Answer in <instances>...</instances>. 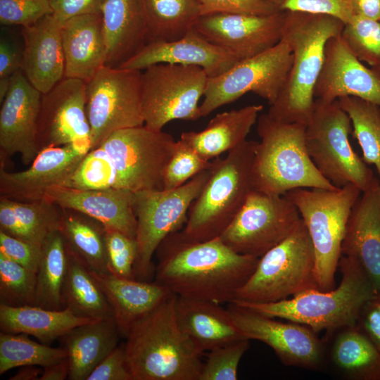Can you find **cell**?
I'll return each instance as SVG.
<instances>
[{
	"instance_id": "1",
	"label": "cell",
	"mask_w": 380,
	"mask_h": 380,
	"mask_svg": "<svg viewBox=\"0 0 380 380\" xmlns=\"http://www.w3.org/2000/svg\"><path fill=\"white\" fill-rule=\"evenodd\" d=\"M155 281L178 297L232 303L253 273L259 258L235 252L220 237L186 239L179 231L156 250Z\"/></svg>"
},
{
	"instance_id": "2",
	"label": "cell",
	"mask_w": 380,
	"mask_h": 380,
	"mask_svg": "<svg viewBox=\"0 0 380 380\" xmlns=\"http://www.w3.org/2000/svg\"><path fill=\"white\" fill-rule=\"evenodd\" d=\"M171 293L138 320L126 336L132 380H198L203 353L180 327Z\"/></svg>"
},
{
	"instance_id": "3",
	"label": "cell",
	"mask_w": 380,
	"mask_h": 380,
	"mask_svg": "<svg viewBox=\"0 0 380 380\" xmlns=\"http://www.w3.org/2000/svg\"><path fill=\"white\" fill-rule=\"evenodd\" d=\"M344 23L324 14L285 11L281 39L292 52L291 69L267 113L284 122L307 125L313 111L314 89L323 67L327 41L341 34Z\"/></svg>"
},
{
	"instance_id": "4",
	"label": "cell",
	"mask_w": 380,
	"mask_h": 380,
	"mask_svg": "<svg viewBox=\"0 0 380 380\" xmlns=\"http://www.w3.org/2000/svg\"><path fill=\"white\" fill-rule=\"evenodd\" d=\"M341 280L329 291L312 289L291 298L272 303H232L263 315L280 318L311 328L317 334L336 332L355 326L364 305L378 291L361 267L341 255L338 262Z\"/></svg>"
},
{
	"instance_id": "5",
	"label": "cell",
	"mask_w": 380,
	"mask_h": 380,
	"mask_svg": "<svg viewBox=\"0 0 380 380\" xmlns=\"http://www.w3.org/2000/svg\"><path fill=\"white\" fill-rule=\"evenodd\" d=\"M306 125L260 115L252 171L253 189L284 195L297 188L338 189L316 168L307 151Z\"/></svg>"
},
{
	"instance_id": "6",
	"label": "cell",
	"mask_w": 380,
	"mask_h": 380,
	"mask_svg": "<svg viewBox=\"0 0 380 380\" xmlns=\"http://www.w3.org/2000/svg\"><path fill=\"white\" fill-rule=\"evenodd\" d=\"M257 141L246 140L212 161L210 175L191 205L180 234L193 241L220 237L253 190L252 171Z\"/></svg>"
},
{
	"instance_id": "7",
	"label": "cell",
	"mask_w": 380,
	"mask_h": 380,
	"mask_svg": "<svg viewBox=\"0 0 380 380\" xmlns=\"http://www.w3.org/2000/svg\"><path fill=\"white\" fill-rule=\"evenodd\" d=\"M361 190L353 184L336 189L297 188L284 195L296 205L309 233L315 255L318 289L335 288L347 222Z\"/></svg>"
},
{
	"instance_id": "8",
	"label": "cell",
	"mask_w": 380,
	"mask_h": 380,
	"mask_svg": "<svg viewBox=\"0 0 380 380\" xmlns=\"http://www.w3.org/2000/svg\"><path fill=\"white\" fill-rule=\"evenodd\" d=\"M352 123L338 100L315 99L305 127L308 155L321 175L336 188L353 184L365 191L374 177L373 171L352 148Z\"/></svg>"
},
{
	"instance_id": "9",
	"label": "cell",
	"mask_w": 380,
	"mask_h": 380,
	"mask_svg": "<svg viewBox=\"0 0 380 380\" xmlns=\"http://www.w3.org/2000/svg\"><path fill=\"white\" fill-rule=\"evenodd\" d=\"M313 246L303 220L283 241L259 258L234 300L272 303L317 289Z\"/></svg>"
},
{
	"instance_id": "10",
	"label": "cell",
	"mask_w": 380,
	"mask_h": 380,
	"mask_svg": "<svg viewBox=\"0 0 380 380\" xmlns=\"http://www.w3.org/2000/svg\"><path fill=\"white\" fill-rule=\"evenodd\" d=\"M210 167L174 189L134 192L137 244L136 279L149 281L154 275V253L168 235L184 227L191 205L208 179Z\"/></svg>"
},
{
	"instance_id": "11",
	"label": "cell",
	"mask_w": 380,
	"mask_h": 380,
	"mask_svg": "<svg viewBox=\"0 0 380 380\" xmlns=\"http://www.w3.org/2000/svg\"><path fill=\"white\" fill-rule=\"evenodd\" d=\"M141 72V110L144 125L161 131L172 120L201 118L199 101L208 76L196 65L158 63Z\"/></svg>"
},
{
	"instance_id": "12",
	"label": "cell",
	"mask_w": 380,
	"mask_h": 380,
	"mask_svg": "<svg viewBox=\"0 0 380 380\" xmlns=\"http://www.w3.org/2000/svg\"><path fill=\"white\" fill-rule=\"evenodd\" d=\"M141 76V70L105 65L87 82L91 149L117 130L144 125Z\"/></svg>"
},
{
	"instance_id": "13",
	"label": "cell",
	"mask_w": 380,
	"mask_h": 380,
	"mask_svg": "<svg viewBox=\"0 0 380 380\" xmlns=\"http://www.w3.org/2000/svg\"><path fill=\"white\" fill-rule=\"evenodd\" d=\"M175 144L171 134L144 125L117 130L99 146L114 163L118 188L136 192L163 189L164 172Z\"/></svg>"
},
{
	"instance_id": "14",
	"label": "cell",
	"mask_w": 380,
	"mask_h": 380,
	"mask_svg": "<svg viewBox=\"0 0 380 380\" xmlns=\"http://www.w3.org/2000/svg\"><path fill=\"white\" fill-rule=\"evenodd\" d=\"M293 55L281 40L270 49L239 61L224 73L208 77L200 104L201 117L252 92L272 105L278 96L291 67Z\"/></svg>"
},
{
	"instance_id": "15",
	"label": "cell",
	"mask_w": 380,
	"mask_h": 380,
	"mask_svg": "<svg viewBox=\"0 0 380 380\" xmlns=\"http://www.w3.org/2000/svg\"><path fill=\"white\" fill-rule=\"evenodd\" d=\"M301 222L298 210L285 195L253 189L220 238L238 253L260 258L289 236Z\"/></svg>"
},
{
	"instance_id": "16",
	"label": "cell",
	"mask_w": 380,
	"mask_h": 380,
	"mask_svg": "<svg viewBox=\"0 0 380 380\" xmlns=\"http://www.w3.org/2000/svg\"><path fill=\"white\" fill-rule=\"evenodd\" d=\"M227 310L245 338L270 346L284 365L310 369L321 366L324 344L309 327L277 321L234 303Z\"/></svg>"
},
{
	"instance_id": "17",
	"label": "cell",
	"mask_w": 380,
	"mask_h": 380,
	"mask_svg": "<svg viewBox=\"0 0 380 380\" xmlns=\"http://www.w3.org/2000/svg\"><path fill=\"white\" fill-rule=\"evenodd\" d=\"M86 88L84 80L64 77L42 94L37 128L39 151L74 142L91 144L86 112Z\"/></svg>"
},
{
	"instance_id": "18",
	"label": "cell",
	"mask_w": 380,
	"mask_h": 380,
	"mask_svg": "<svg viewBox=\"0 0 380 380\" xmlns=\"http://www.w3.org/2000/svg\"><path fill=\"white\" fill-rule=\"evenodd\" d=\"M285 11L267 15L213 13L201 15L194 28L239 61L265 52L281 39Z\"/></svg>"
},
{
	"instance_id": "19",
	"label": "cell",
	"mask_w": 380,
	"mask_h": 380,
	"mask_svg": "<svg viewBox=\"0 0 380 380\" xmlns=\"http://www.w3.org/2000/svg\"><path fill=\"white\" fill-rule=\"evenodd\" d=\"M42 94L21 70L11 75L9 90L1 103L0 167L17 153L25 165L31 164L39 153L37 128Z\"/></svg>"
},
{
	"instance_id": "20",
	"label": "cell",
	"mask_w": 380,
	"mask_h": 380,
	"mask_svg": "<svg viewBox=\"0 0 380 380\" xmlns=\"http://www.w3.org/2000/svg\"><path fill=\"white\" fill-rule=\"evenodd\" d=\"M91 149L89 142H74L40 151L25 170L11 172L0 167L1 196L18 201L44 199L50 189L64 186Z\"/></svg>"
},
{
	"instance_id": "21",
	"label": "cell",
	"mask_w": 380,
	"mask_h": 380,
	"mask_svg": "<svg viewBox=\"0 0 380 380\" xmlns=\"http://www.w3.org/2000/svg\"><path fill=\"white\" fill-rule=\"evenodd\" d=\"M314 96L326 101L355 96L380 107V68L363 65L341 34L332 37L325 46L324 61Z\"/></svg>"
},
{
	"instance_id": "22",
	"label": "cell",
	"mask_w": 380,
	"mask_h": 380,
	"mask_svg": "<svg viewBox=\"0 0 380 380\" xmlns=\"http://www.w3.org/2000/svg\"><path fill=\"white\" fill-rule=\"evenodd\" d=\"M239 60L208 41L194 27L172 42H151L118 68L142 70L158 63L201 67L208 77L218 76Z\"/></svg>"
},
{
	"instance_id": "23",
	"label": "cell",
	"mask_w": 380,
	"mask_h": 380,
	"mask_svg": "<svg viewBox=\"0 0 380 380\" xmlns=\"http://www.w3.org/2000/svg\"><path fill=\"white\" fill-rule=\"evenodd\" d=\"M341 255L355 260L380 292V182L375 177L352 208Z\"/></svg>"
},
{
	"instance_id": "24",
	"label": "cell",
	"mask_w": 380,
	"mask_h": 380,
	"mask_svg": "<svg viewBox=\"0 0 380 380\" xmlns=\"http://www.w3.org/2000/svg\"><path fill=\"white\" fill-rule=\"evenodd\" d=\"M61 27L62 23L51 13L22 30L24 47L20 70L42 94L65 77Z\"/></svg>"
},
{
	"instance_id": "25",
	"label": "cell",
	"mask_w": 380,
	"mask_h": 380,
	"mask_svg": "<svg viewBox=\"0 0 380 380\" xmlns=\"http://www.w3.org/2000/svg\"><path fill=\"white\" fill-rule=\"evenodd\" d=\"M46 199L61 208L84 214L106 228L134 238L137 218L134 210V192L118 188L79 190L63 186L50 189Z\"/></svg>"
},
{
	"instance_id": "26",
	"label": "cell",
	"mask_w": 380,
	"mask_h": 380,
	"mask_svg": "<svg viewBox=\"0 0 380 380\" xmlns=\"http://www.w3.org/2000/svg\"><path fill=\"white\" fill-rule=\"evenodd\" d=\"M65 77L87 82L106 65V47L101 13L85 14L62 24Z\"/></svg>"
},
{
	"instance_id": "27",
	"label": "cell",
	"mask_w": 380,
	"mask_h": 380,
	"mask_svg": "<svg viewBox=\"0 0 380 380\" xmlns=\"http://www.w3.org/2000/svg\"><path fill=\"white\" fill-rule=\"evenodd\" d=\"M176 315L182 329L203 353L246 338L220 303L177 296Z\"/></svg>"
},
{
	"instance_id": "28",
	"label": "cell",
	"mask_w": 380,
	"mask_h": 380,
	"mask_svg": "<svg viewBox=\"0 0 380 380\" xmlns=\"http://www.w3.org/2000/svg\"><path fill=\"white\" fill-rule=\"evenodd\" d=\"M93 274L110 305L120 336L125 338L138 320L172 293L156 281L125 279L110 273Z\"/></svg>"
},
{
	"instance_id": "29",
	"label": "cell",
	"mask_w": 380,
	"mask_h": 380,
	"mask_svg": "<svg viewBox=\"0 0 380 380\" xmlns=\"http://www.w3.org/2000/svg\"><path fill=\"white\" fill-rule=\"evenodd\" d=\"M101 15L106 65L118 67L148 43L139 0H105Z\"/></svg>"
},
{
	"instance_id": "30",
	"label": "cell",
	"mask_w": 380,
	"mask_h": 380,
	"mask_svg": "<svg viewBox=\"0 0 380 380\" xmlns=\"http://www.w3.org/2000/svg\"><path fill=\"white\" fill-rule=\"evenodd\" d=\"M262 109V105H249L218 113L204 129L182 132L180 139L210 161L245 142Z\"/></svg>"
},
{
	"instance_id": "31",
	"label": "cell",
	"mask_w": 380,
	"mask_h": 380,
	"mask_svg": "<svg viewBox=\"0 0 380 380\" xmlns=\"http://www.w3.org/2000/svg\"><path fill=\"white\" fill-rule=\"evenodd\" d=\"M121 336L114 317L76 327L61 337L70 364L69 380H87Z\"/></svg>"
},
{
	"instance_id": "32",
	"label": "cell",
	"mask_w": 380,
	"mask_h": 380,
	"mask_svg": "<svg viewBox=\"0 0 380 380\" xmlns=\"http://www.w3.org/2000/svg\"><path fill=\"white\" fill-rule=\"evenodd\" d=\"M97 320L79 317L70 309H46L37 305L8 306L0 304L1 331L24 334L49 344L72 329Z\"/></svg>"
},
{
	"instance_id": "33",
	"label": "cell",
	"mask_w": 380,
	"mask_h": 380,
	"mask_svg": "<svg viewBox=\"0 0 380 380\" xmlns=\"http://www.w3.org/2000/svg\"><path fill=\"white\" fill-rule=\"evenodd\" d=\"M66 248L64 308L79 317L94 320L113 317L110 305L93 272L67 246Z\"/></svg>"
},
{
	"instance_id": "34",
	"label": "cell",
	"mask_w": 380,
	"mask_h": 380,
	"mask_svg": "<svg viewBox=\"0 0 380 380\" xmlns=\"http://www.w3.org/2000/svg\"><path fill=\"white\" fill-rule=\"evenodd\" d=\"M331 360L343 375L351 379L380 380V351L355 325L337 331Z\"/></svg>"
},
{
	"instance_id": "35",
	"label": "cell",
	"mask_w": 380,
	"mask_h": 380,
	"mask_svg": "<svg viewBox=\"0 0 380 380\" xmlns=\"http://www.w3.org/2000/svg\"><path fill=\"white\" fill-rule=\"evenodd\" d=\"M61 229L68 248L93 272L108 274L106 227L77 211L62 208Z\"/></svg>"
},
{
	"instance_id": "36",
	"label": "cell",
	"mask_w": 380,
	"mask_h": 380,
	"mask_svg": "<svg viewBox=\"0 0 380 380\" xmlns=\"http://www.w3.org/2000/svg\"><path fill=\"white\" fill-rule=\"evenodd\" d=\"M139 4L148 42L179 39L201 16L198 0H139Z\"/></svg>"
},
{
	"instance_id": "37",
	"label": "cell",
	"mask_w": 380,
	"mask_h": 380,
	"mask_svg": "<svg viewBox=\"0 0 380 380\" xmlns=\"http://www.w3.org/2000/svg\"><path fill=\"white\" fill-rule=\"evenodd\" d=\"M67 261L66 244L61 232L50 233L41 246L34 305L50 310L65 308L63 289Z\"/></svg>"
},
{
	"instance_id": "38",
	"label": "cell",
	"mask_w": 380,
	"mask_h": 380,
	"mask_svg": "<svg viewBox=\"0 0 380 380\" xmlns=\"http://www.w3.org/2000/svg\"><path fill=\"white\" fill-rule=\"evenodd\" d=\"M338 101L350 118L364 161L376 167L380 182V107L355 96L341 97Z\"/></svg>"
},
{
	"instance_id": "39",
	"label": "cell",
	"mask_w": 380,
	"mask_h": 380,
	"mask_svg": "<svg viewBox=\"0 0 380 380\" xmlns=\"http://www.w3.org/2000/svg\"><path fill=\"white\" fill-rule=\"evenodd\" d=\"M68 357L64 348H52L30 339L27 334L0 333V374L18 367H42Z\"/></svg>"
},
{
	"instance_id": "40",
	"label": "cell",
	"mask_w": 380,
	"mask_h": 380,
	"mask_svg": "<svg viewBox=\"0 0 380 380\" xmlns=\"http://www.w3.org/2000/svg\"><path fill=\"white\" fill-rule=\"evenodd\" d=\"M11 201L23 232L24 241L42 246L50 233L61 229L63 210L56 204L46 199Z\"/></svg>"
},
{
	"instance_id": "41",
	"label": "cell",
	"mask_w": 380,
	"mask_h": 380,
	"mask_svg": "<svg viewBox=\"0 0 380 380\" xmlns=\"http://www.w3.org/2000/svg\"><path fill=\"white\" fill-rule=\"evenodd\" d=\"M63 187L79 190L119 189L117 170L108 154L98 146L83 157Z\"/></svg>"
},
{
	"instance_id": "42",
	"label": "cell",
	"mask_w": 380,
	"mask_h": 380,
	"mask_svg": "<svg viewBox=\"0 0 380 380\" xmlns=\"http://www.w3.org/2000/svg\"><path fill=\"white\" fill-rule=\"evenodd\" d=\"M36 273L0 253V304L34 305Z\"/></svg>"
},
{
	"instance_id": "43",
	"label": "cell",
	"mask_w": 380,
	"mask_h": 380,
	"mask_svg": "<svg viewBox=\"0 0 380 380\" xmlns=\"http://www.w3.org/2000/svg\"><path fill=\"white\" fill-rule=\"evenodd\" d=\"M341 37L357 59L380 68V21L353 15Z\"/></svg>"
},
{
	"instance_id": "44",
	"label": "cell",
	"mask_w": 380,
	"mask_h": 380,
	"mask_svg": "<svg viewBox=\"0 0 380 380\" xmlns=\"http://www.w3.org/2000/svg\"><path fill=\"white\" fill-rule=\"evenodd\" d=\"M249 341L242 338L209 351L198 380H236L239 365L250 347Z\"/></svg>"
},
{
	"instance_id": "45",
	"label": "cell",
	"mask_w": 380,
	"mask_h": 380,
	"mask_svg": "<svg viewBox=\"0 0 380 380\" xmlns=\"http://www.w3.org/2000/svg\"><path fill=\"white\" fill-rule=\"evenodd\" d=\"M212 161L203 159L194 149L180 139L176 141L175 151L163 175V189L178 188L200 172L210 168Z\"/></svg>"
},
{
	"instance_id": "46",
	"label": "cell",
	"mask_w": 380,
	"mask_h": 380,
	"mask_svg": "<svg viewBox=\"0 0 380 380\" xmlns=\"http://www.w3.org/2000/svg\"><path fill=\"white\" fill-rule=\"evenodd\" d=\"M105 240L109 272L125 279H135L134 264L137 254L136 239L106 228Z\"/></svg>"
},
{
	"instance_id": "47",
	"label": "cell",
	"mask_w": 380,
	"mask_h": 380,
	"mask_svg": "<svg viewBox=\"0 0 380 380\" xmlns=\"http://www.w3.org/2000/svg\"><path fill=\"white\" fill-rule=\"evenodd\" d=\"M52 13L49 0H0L2 25L30 26Z\"/></svg>"
},
{
	"instance_id": "48",
	"label": "cell",
	"mask_w": 380,
	"mask_h": 380,
	"mask_svg": "<svg viewBox=\"0 0 380 380\" xmlns=\"http://www.w3.org/2000/svg\"><path fill=\"white\" fill-rule=\"evenodd\" d=\"M201 15L213 13L267 15L281 11L265 0H198Z\"/></svg>"
},
{
	"instance_id": "49",
	"label": "cell",
	"mask_w": 380,
	"mask_h": 380,
	"mask_svg": "<svg viewBox=\"0 0 380 380\" xmlns=\"http://www.w3.org/2000/svg\"><path fill=\"white\" fill-rule=\"evenodd\" d=\"M351 1L352 0H284L280 10L329 15L346 24L353 16Z\"/></svg>"
},
{
	"instance_id": "50",
	"label": "cell",
	"mask_w": 380,
	"mask_h": 380,
	"mask_svg": "<svg viewBox=\"0 0 380 380\" xmlns=\"http://www.w3.org/2000/svg\"><path fill=\"white\" fill-rule=\"evenodd\" d=\"M0 253L37 273L41 246L13 237L0 230Z\"/></svg>"
},
{
	"instance_id": "51",
	"label": "cell",
	"mask_w": 380,
	"mask_h": 380,
	"mask_svg": "<svg viewBox=\"0 0 380 380\" xmlns=\"http://www.w3.org/2000/svg\"><path fill=\"white\" fill-rule=\"evenodd\" d=\"M87 380H132L125 343L117 346L92 370Z\"/></svg>"
},
{
	"instance_id": "52",
	"label": "cell",
	"mask_w": 380,
	"mask_h": 380,
	"mask_svg": "<svg viewBox=\"0 0 380 380\" xmlns=\"http://www.w3.org/2000/svg\"><path fill=\"white\" fill-rule=\"evenodd\" d=\"M52 13L63 24L73 17L101 13L105 0H49Z\"/></svg>"
},
{
	"instance_id": "53",
	"label": "cell",
	"mask_w": 380,
	"mask_h": 380,
	"mask_svg": "<svg viewBox=\"0 0 380 380\" xmlns=\"http://www.w3.org/2000/svg\"><path fill=\"white\" fill-rule=\"evenodd\" d=\"M357 326L380 351V292L364 305Z\"/></svg>"
},
{
	"instance_id": "54",
	"label": "cell",
	"mask_w": 380,
	"mask_h": 380,
	"mask_svg": "<svg viewBox=\"0 0 380 380\" xmlns=\"http://www.w3.org/2000/svg\"><path fill=\"white\" fill-rule=\"evenodd\" d=\"M22 54L8 40H0V78L10 77L21 69Z\"/></svg>"
},
{
	"instance_id": "55",
	"label": "cell",
	"mask_w": 380,
	"mask_h": 380,
	"mask_svg": "<svg viewBox=\"0 0 380 380\" xmlns=\"http://www.w3.org/2000/svg\"><path fill=\"white\" fill-rule=\"evenodd\" d=\"M0 230L24 241L23 232L12 205L11 199L0 196Z\"/></svg>"
},
{
	"instance_id": "56",
	"label": "cell",
	"mask_w": 380,
	"mask_h": 380,
	"mask_svg": "<svg viewBox=\"0 0 380 380\" xmlns=\"http://www.w3.org/2000/svg\"><path fill=\"white\" fill-rule=\"evenodd\" d=\"M353 15L380 21V0H352Z\"/></svg>"
},
{
	"instance_id": "57",
	"label": "cell",
	"mask_w": 380,
	"mask_h": 380,
	"mask_svg": "<svg viewBox=\"0 0 380 380\" xmlns=\"http://www.w3.org/2000/svg\"><path fill=\"white\" fill-rule=\"evenodd\" d=\"M43 368L39 380H64L68 378L70 364L68 357Z\"/></svg>"
},
{
	"instance_id": "58",
	"label": "cell",
	"mask_w": 380,
	"mask_h": 380,
	"mask_svg": "<svg viewBox=\"0 0 380 380\" xmlns=\"http://www.w3.org/2000/svg\"><path fill=\"white\" fill-rule=\"evenodd\" d=\"M42 372L34 365L23 366L9 380H39Z\"/></svg>"
},
{
	"instance_id": "59",
	"label": "cell",
	"mask_w": 380,
	"mask_h": 380,
	"mask_svg": "<svg viewBox=\"0 0 380 380\" xmlns=\"http://www.w3.org/2000/svg\"><path fill=\"white\" fill-rule=\"evenodd\" d=\"M11 85V77L0 78V102L5 99Z\"/></svg>"
},
{
	"instance_id": "60",
	"label": "cell",
	"mask_w": 380,
	"mask_h": 380,
	"mask_svg": "<svg viewBox=\"0 0 380 380\" xmlns=\"http://www.w3.org/2000/svg\"><path fill=\"white\" fill-rule=\"evenodd\" d=\"M265 1H267L275 6H277L279 9H280V6L281 5L283 4V2L284 1V0H265Z\"/></svg>"
}]
</instances>
